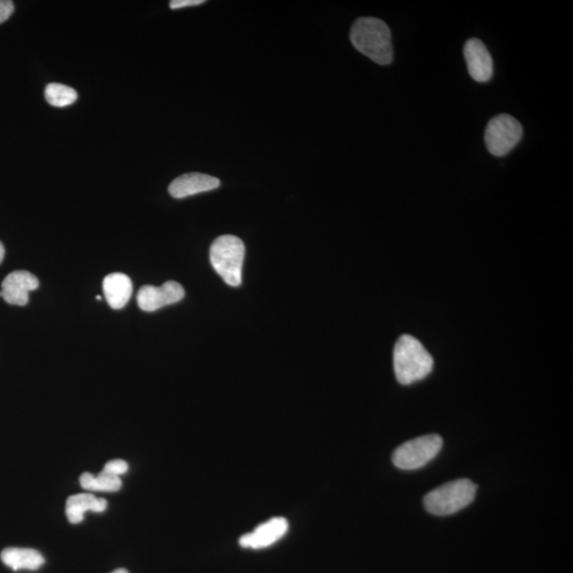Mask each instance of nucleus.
Here are the masks:
<instances>
[{
    "instance_id": "ddd939ff",
    "label": "nucleus",
    "mask_w": 573,
    "mask_h": 573,
    "mask_svg": "<svg viewBox=\"0 0 573 573\" xmlns=\"http://www.w3.org/2000/svg\"><path fill=\"white\" fill-rule=\"evenodd\" d=\"M108 508L106 499L97 498L95 496L88 493L70 496L66 501V516L69 521L73 525L84 521L86 512H95L102 513Z\"/></svg>"
},
{
    "instance_id": "20e7f679",
    "label": "nucleus",
    "mask_w": 573,
    "mask_h": 573,
    "mask_svg": "<svg viewBox=\"0 0 573 573\" xmlns=\"http://www.w3.org/2000/svg\"><path fill=\"white\" fill-rule=\"evenodd\" d=\"M476 490L475 483L468 479H459L432 490L424 498V505L430 514L453 515L472 503Z\"/></svg>"
},
{
    "instance_id": "9b49d317",
    "label": "nucleus",
    "mask_w": 573,
    "mask_h": 573,
    "mask_svg": "<svg viewBox=\"0 0 573 573\" xmlns=\"http://www.w3.org/2000/svg\"><path fill=\"white\" fill-rule=\"evenodd\" d=\"M222 182L214 176L204 174H186L176 178L170 184L168 191L175 199L201 194L218 189Z\"/></svg>"
},
{
    "instance_id": "aec40b11",
    "label": "nucleus",
    "mask_w": 573,
    "mask_h": 573,
    "mask_svg": "<svg viewBox=\"0 0 573 573\" xmlns=\"http://www.w3.org/2000/svg\"><path fill=\"white\" fill-rule=\"evenodd\" d=\"M4 258V246L2 244V241H0V263L3 262Z\"/></svg>"
},
{
    "instance_id": "4468645a",
    "label": "nucleus",
    "mask_w": 573,
    "mask_h": 573,
    "mask_svg": "<svg viewBox=\"0 0 573 573\" xmlns=\"http://www.w3.org/2000/svg\"><path fill=\"white\" fill-rule=\"evenodd\" d=\"M0 558L5 566L14 571L37 570L45 564V559L38 551L28 548L4 549Z\"/></svg>"
},
{
    "instance_id": "39448f33",
    "label": "nucleus",
    "mask_w": 573,
    "mask_h": 573,
    "mask_svg": "<svg viewBox=\"0 0 573 573\" xmlns=\"http://www.w3.org/2000/svg\"><path fill=\"white\" fill-rule=\"evenodd\" d=\"M443 439L439 434H428L408 440L393 453L394 465L402 471H415L428 464L440 454Z\"/></svg>"
},
{
    "instance_id": "6e6552de",
    "label": "nucleus",
    "mask_w": 573,
    "mask_h": 573,
    "mask_svg": "<svg viewBox=\"0 0 573 573\" xmlns=\"http://www.w3.org/2000/svg\"><path fill=\"white\" fill-rule=\"evenodd\" d=\"M289 530L286 518L275 517L259 525L254 531L245 534L239 539V545L246 549H264L282 539Z\"/></svg>"
},
{
    "instance_id": "412c9836",
    "label": "nucleus",
    "mask_w": 573,
    "mask_h": 573,
    "mask_svg": "<svg viewBox=\"0 0 573 573\" xmlns=\"http://www.w3.org/2000/svg\"><path fill=\"white\" fill-rule=\"evenodd\" d=\"M111 573H129V571H128V570H125V569H116V570H114V571H113V572H111Z\"/></svg>"
},
{
    "instance_id": "7ed1b4c3",
    "label": "nucleus",
    "mask_w": 573,
    "mask_h": 573,
    "mask_svg": "<svg viewBox=\"0 0 573 573\" xmlns=\"http://www.w3.org/2000/svg\"><path fill=\"white\" fill-rule=\"evenodd\" d=\"M245 256L244 242L233 235L218 237L209 250V258L214 271L230 286L241 285Z\"/></svg>"
},
{
    "instance_id": "423d86ee",
    "label": "nucleus",
    "mask_w": 573,
    "mask_h": 573,
    "mask_svg": "<svg viewBox=\"0 0 573 573\" xmlns=\"http://www.w3.org/2000/svg\"><path fill=\"white\" fill-rule=\"evenodd\" d=\"M522 137L520 121L508 114H500L489 120L484 141L488 150L494 157H504L513 150Z\"/></svg>"
},
{
    "instance_id": "1a4fd4ad",
    "label": "nucleus",
    "mask_w": 573,
    "mask_h": 573,
    "mask_svg": "<svg viewBox=\"0 0 573 573\" xmlns=\"http://www.w3.org/2000/svg\"><path fill=\"white\" fill-rule=\"evenodd\" d=\"M40 286L38 279L28 271H14L4 279L0 296L11 305L28 304L29 294Z\"/></svg>"
},
{
    "instance_id": "6ab92c4d",
    "label": "nucleus",
    "mask_w": 573,
    "mask_h": 573,
    "mask_svg": "<svg viewBox=\"0 0 573 573\" xmlns=\"http://www.w3.org/2000/svg\"><path fill=\"white\" fill-rule=\"evenodd\" d=\"M204 3H206L204 0H173V2H170V8L176 10L192 7V5H199Z\"/></svg>"
},
{
    "instance_id": "9d476101",
    "label": "nucleus",
    "mask_w": 573,
    "mask_h": 573,
    "mask_svg": "<svg viewBox=\"0 0 573 573\" xmlns=\"http://www.w3.org/2000/svg\"><path fill=\"white\" fill-rule=\"evenodd\" d=\"M464 58L468 73L480 84L492 79L494 63L488 48L479 38H471L465 44Z\"/></svg>"
},
{
    "instance_id": "f8f14e48",
    "label": "nucleus",
    "mask_w": 573,
    "mask_h": 573,
    "mask_svg": "<svg viewBox=\"0 0 573 573\" xmlns=\"http://www.w3.org/2000/svg\"><path fill=\"white\" fill-rule=\"evenodd\" d=\"M103 294L106 296L109 307L115 311L123 310L128 304L133 285L132 280L124 273H112L103 279Z\"/></svg>"
},
{
    "instance_id": "4be33fe9",
    "label": "nucleus",
    "mask_w": 573,
    "mask_h": 573,
    "mask_svg": "<svg viewBox=\"0 0 573 573\" xmlns=\"http://www.w3.org/2000/svg\"><path fill=\"white\" fill-rule=\"evenodd\" d=\"M96 300H98V301H101V300H102V297H101V295H97V296H96Z\"/></svg>"
},
{
    "instance_id": "0eeeda50",
    "label": "nucleus",
    "mask_w": 573,
    "mask_h": 573,
    "mask_svg": "<svg viewBox=\"0 0 573 573\" xmlns=\"http://www.w3.org/2000/svg\"><path fill=\"white\" fill-rule=\"evenodd\" d=\"M185 290L181 284L170 280L161 286H143L137 295V304L143 311L152 312L184 299Z\"/></svg>"
},
{
    "instance_id": "dca6fc26",
    "label": "nucleus",
    "mask_w": 573,
    "mask_h": 573,
    "mask_svg": "<svg viewBox=\"0 0 573 573\" xmlns=\"http://www.w3.org/2000/svg\"><path fill=\"white\" fill-rule=\"evenodd\" d=\"M78 93L73 87L60 84H51L45 88V99L52 107L64 108L76 102Z\"/></svg>"
},
{
    "instance_id": "2eb2a0df",
    "label": "nucleus",
    "mask_w": 573,
    "mask_h": 573,
    "mask_svg": "<svg viewBox=\"0 0 573 573\" xmlns=\"http://www.w3.org/2000/svg\"><path fill=\"white\" fill-rule=\"evenodd\" d=\"M80 486L90 492H117L123 487L120 477L102 471L98 476L85 472L80 477Z\"/></svg>"
},
{
    "instance_id": "f03ea898",
    "label": "nucleus",
    "mask_w": 573,
    "mask_h": 573,
    "mask_svg": "<svg viewBox=\"0 0 573 573\" xmlns=\"http://www.w3.org/2000/svg\"><path fill=\"white\" fill-rule=\"evenodd\" d=\"M394 371L399 383L412 384L426 378L433 368V358L420 341L404 335L394 347Z\"/></svg>"
},
{
    "instance_id": "f3484780",
    "label": "nucleus",
    "mask_w": 573,
    "mask_h": 573,
    "mask_svg": "<svg viewBox=\"0 0 573 573\" xmlns=\"http://www.w3.org/2000/svg\"><path fill=\"white\" fill-rule=\"evenodd\" d=\"M128 470H129L128 463L119 459L108 462L103 468L104 472L111 473V475L116 477H120L121 475H125V473L128 472Z\"/></svg>"
},
{
    "instance_id": "a211bd4d",
    "label": "nucleus",
    "mask_w": 573,
    "mask_h": 573,
    "mask_svg": "<svg viewBox=\"0 0 573 573\" xmlns=\"http://www.w3.org/2000/svg\"><path fill=\"white\" fill-rule=\"evenodd\" d=\"M14 12V4L10 0H0V25L8 20Z\"/></svg>"
},
{
    "instance_id": "f257e3e1",
    "label": "nucleus",
    "mask_w": 573,
    "mask_h": 573,
    "mask_svg": "<svg viewBox=\"0 0 573 573\" xmlns=\"http://www.w3.org/2000/svg\"><path fill=\"white\" fill-rule=\"evenodd\" d=\"M351 42L358 52L380 65L393 61L392 35L382 20L361 18L351 27Z\"/></svg>"
}]
</instances>
